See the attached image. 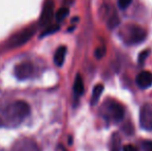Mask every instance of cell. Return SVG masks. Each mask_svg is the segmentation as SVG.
Here are the masks:
<instances>
[{
  "label": "cell",
  "instance_id": "6da1fadb",
  "mask_svg": "<svg viewBox=\"0 0 152 151\" xmlns=\"http://www.w3.org/2000/svg\"><path fill=\"white\" fill-rule=\"evenodd\" d=\"M30 114V107L24 101H16L0 109V126L15 127Z\"/></svg>",
  "mask_w": 152,
  "mask_h": 151
},
{
  "label": "cell",
  "instance_id": "7a4b0ae2",
  "mask_svg": "<svg viewBox=\"0 0 152 151\" xmlns=\"http://www.w3.org/2000/svg\"><path fill=\"white\" fill-rule=\"evenodd\" d=\"M35 32H36V26L31 25V26L26 27V28H24L23 30L19 31L17 34L12 35V36L8 39L7 47L10 49H14V48H18V47L23 46V44L28 42L29 40L33 37Z\"/></svg>",
  "mask_w": 152,
  "mask_h": 151
},
{
  "label": "cell",
  "instance_id": "3957f363",
  "mask_svg": "<svg viewBox=\"0 0 152 151\" xmlns=\"http://www.w3.org/2000/svg\"><path fill=\"white\" fill-rule=\"evenodd\" d=\"M125 42L130 44H137L144 42L146 38V31L138 25L130 24L125 28Z\"/></svg>",
  "mask_w": 152,
  "mask_h": 151
},
{
  "label": "cell",
  "instance_id": "277c9868",
  "mask_svg": "<svg viewBox=\"0 0 152 151\" xmlns=\"http://www.w3.org/2000/svg\"><path fill=\"white\" fill-rule=\"evenodd\" d=\"M7 151H42L38 144L31 138L23 137L18 139Z\"/></svg>",
  "mask_w": 152,
  "mask_h": 151
},
{
  "label": "cell",
  "instance_id": "5b68a950",
  "mask_svg": "<svg viewBox=\"0 0 152 151\" xmlns=\"http://www.w3.org/2000/svg\"><path fill=\"white\" fill-rule=\"evenodd\" d=\"M141 127L146 131H152V105L145 104L140 110Z\"/></svg>",
  "mask_w": 152,
  "mask_h": 151
},
{
  "label": "cell",
  "instance_id": "8992f818",
  "mask_svg": "<svg viewBox=\"0 0 152 151\" xmlns=\"http://www.w3.org/2000/svg\"><path fill=\"white\" fill-rule=\"evenodd\" d=\"M106 111L114 121H120L124 117V108L115 101H109L106 105Z\"/></svg>",
  "mask_w": 152,
  "mask_h": 151
},
{
  "label": "cell",
  "instance_id": "52a82bcc",
  "mask_svg": "<svg viewBox=\"0 0 152 151\" xmlns=\"http://www.w3.org/2000/svg\"><path fill=\"white\" fill-rule=\"evenodd\" d=\"M53 17H54V3L49 0L44 4L39 20V25L44 27L50 26L51 21L53 20Z\"/></svg>",
  "mask_w": 152,
  "mask_h": 151
},
{
  "label": "cell",
  "instance_id": "ba28073f",
  "mask_svg": "<svg viewBox=\"0 0 152 151\" xmlns=\"http://www.w3.org/2000/svg\"><path fill=\"white\" fill-rule=\"evenodd\" d=\"M32 74H33V65L30 62L19 63L15 67V75L19 80H26L30 78Z\"/></svg>",
  "mask_w": 152,
  "mask_h": 151
},
{
  "label": "cell",
  "instance_id": "9c48e42d",
  "mask_svg": "<svg viewBox=\"0 0 152 151\" xmlns=\"http://www.w3.org/2000/svg\"><path fill=\"white\" fill-rule=\"evenodd\" d=\"M136 83L140 88L146 89L152 85V73L148 71H141L136 78Z\"/></svg>",
  "mask_w": 152,
  "mask_h": 151
},
{
  "label": "cell",
  "instance_id": "30bf717a",
  "mask_svg": "<svg viewBox=\"0 0 152 151\" xmlns=\"http://www.w3.org/2000/svg\"><path fill=\"white\" fill-rule=\"evenodd\" d=\"M65 56H66V47L61 46L57 49L56 53L54 55V62L57 66H61L63 64L64 60H65Z\"/></svg>",
  "mask_w": 152,
  "mask_h": 151
},
{
  "label": "cell",
  "instance_id": "8fae6325",
  "mask_svg": "<svg viewBox=\"0 0 152 151\" xmlns=\"http://www.w3.org/2000/svg\"><path fill=\"white\" fill-rule=\"evenodd\" d=\"M74 92L77 96H80L84 93V83H83V79L80 75L76 77L74 84Z\"/></svg>",
  "mask_w": 152,
  "mask_h": 151
},
{
  "label": "cell",
  "instance_id": "7c38bea8",
  "mask_svg": "<svg viewBox=\"0 0 152 151\" xmlns=\"http://www.w3.org/2000/svg\"><path fill=\"white\" fill-rule=\"evenodd\" d=\"M102 91H104V85L102 84H97L94 86L93 88V92H92V99H91V104L92 105H95L96 103L99 99L100 95L102 94Z\"/></svg>",
  "mask_w": 152,
  "mask_h": 151
},
{
  "label": "cell",
  "instance_id": "4fadbf2b",
  "mask_svg": "<svg viewBox=\"0 0 152 151\" xmlns=\"http://www.w3.org/2000/svg\"><path fill=\"white\" fill-rule=\"evenodd\" d=\"M68 14H69V9H68L67 7L59 8V9L57 10V12H56V20H57V22H61V21H63L64 19H65L66 17L68 16Z\"/></svg>",
  "mask_w": 152,
  "mask_h": 151
},
{
  "label": "cell",
  "instance_id": "5bb4252c",
  "mask_svg": "<svg viewBox=\"0 0 152 151\" xmlns=\"http://www.w3.org/2000/svg\"><path fill=\"white\" fill-rule=\"evenodd\" d=\"M120 150V138L118 135L114 133L112 137V148L111 151H119Z\"/></svg>",
  "mask_w": 152,
  "mask_h": 151
},
{
  "label": "cell",
  "instance_id": "9a60e30c",
  "mask_svg": "<svg viewBox=\"0 0 152 151\" xmlns=\"http://www.w3.org/2000/svg\"><path fill=\"white\" fill-rule=\"evenodd\" d=\"M149 53H150L149 50H145V51H143V52H141L140 55H139V59H138L139 63H144L145 60L147 59V57H148Z\"/></svg>",
  "mask_w": 152,
  "mask_h": 151
},
{
  "label": "cell",
  "instance_id": "2e32d148",
  "mask_svg": "<svg viewBox=\"0 0 152 151\" xmlns=\"http://www.w3.org/2000/svg\"><path fill=\"white\" fill-rule=\"evenodd\" d=\"M132 2V0H118V5L120 8L124 9V8L128 7Z\"/></svg>",
  "mask_w": 152,
  "mask_h": 151
},
{
  "label": "cell",
  "instance_id": "e0dca14e",
  "mask_svg": "<svg viewBox=\"0 0 152 151\" xmlns=\"http://www.w3.org/2000/svg\"><path fill=\"white\" fill-rule=\"evenodd\" d=\"M104 54H106V50H104V48H98V49H96L95 53H94V55H95V57L97 59L102 58V57L104 56Z\"/></svg>",
  "mask_w": 152,
  "mask_h": 151
},
{
  "label": "cell",
  "instance_id": "ac0fdd59",
  "mask_svg": "<svg viewBox=\"0 0 152 151\" xmlns=\"http://www.w3.org/2000/svg\"><path fill=\"white\" fill-rule=\"evenodd\" d=\"M59 29V26H48V29L45 30V33L42 35H46V34H50V33H54L55 31H57Z\"/></svg>",
  "mask_w": 152,
  "mask_h": 151
},
{
  "label": "cell",
  "instance_id": "d6986e66",
  "mask_svg": "<svg viewBox=\"0 0 152 151\" xmlns=\"http://www.w3.org/2000/svg\"><path fill=\"white\" fill-rule=\"evenodd\" d=\"M142 146H143V150L144 151H152V142L151 141H145Z\"/></svg>",
  "mask_w": 152,
  "mask_h": 151
},
{
  "label": "cell",
  "instance_id": "ffe728a7",
  "mask_svg": "<svg viewBox=\"0 0 152 151\" xmlns=\"http://www.w3.org/2000/svg\"><path fill=\"white\" fill-rule=\"evenodd\" d=\"M123 151H139V150L136 146L132 145V144H128V145H125L123 147Z\"/></svg>",
  "mask_w": 152,
  "mask_h": 151
}]
</instances>
